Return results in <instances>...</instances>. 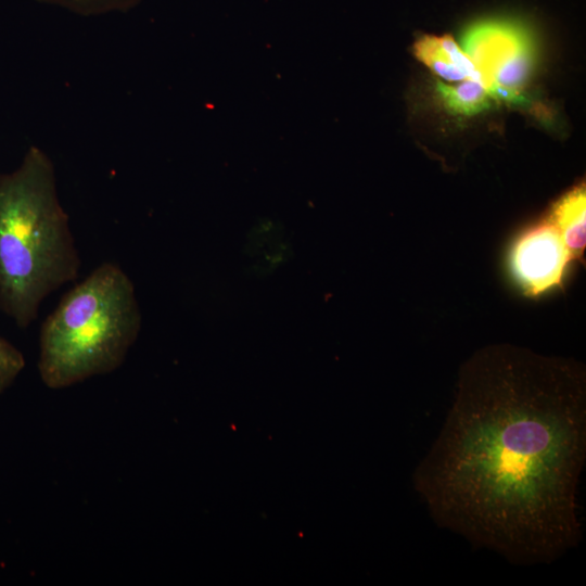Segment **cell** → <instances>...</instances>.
<instances>
[{
    "instance_id": "2",
    "label": "cell",
    "mask_w": 586,
    "mask_h": 586,
    "mask_svg": "<svg viewBox=\"0 0 586 586\" xmlns=\"http://www.w3.org/2000/svg\"><path fill=\"white\" fill-rule=\"evenodd\" d=\"M80 265L54 165L30 146L15 170L0 174V311L26 329L48 295L77 279Z\"/></svg>"
},
{
    "instance_id": "11",
    "label": "cell",
    "mask_w": 586,
    "mask_h": 586,
    "mask_svg": "<svg viewBox=\"0 0 586 586\" xmlns=\"http://www.w3.org/2000/svg\"><path fill=\"white\" fill-rule=\"evenodd\" d=\"M25 365L23 353L7 339L0 336V395L14 383Z\"/></svg>"
},
{
    "instance_id": "3",
    "label": "cell",
    "mask_w": 586,
    "mask_h": 586,
    "mask_svg": "<svg viewBox=\"0 0 586 586\" xmlns=\"http://www.w3.org/2000/svg\"><path fill=\"white\" fill-rule=\"evenodd\" d=\"M141 326L133 282L118 264L103 262L42 321L37 362L42 383L62 390L117 370Z\"/></svg>"
},
{
    "instance_id": "4",
    "label": "cell",
    "mask_w": 586,
    "mask_h": 586,
    "mask_svg": "<svg viewBox=\"0 0 586 586\" xmlns=\"http://www.w3.org/2000/svg\"><path fill=\"white\" fill-rule=\"evenodd\" d=\"M463 52L483 78L493 98L521 102L533 61L531 38L520 25L485 21L468 28L462 36Z\"/></svg>"
},
{
    "instance_id": "5",
    "label": "cell",
    "mask_w": 586,
    "mask_h": 586,
    "mask_svg": "<svg viewBox=\"0 0 586 586\" xmlns=\"http://www.w3.org/2000/svg\"><path fill=\"white\" fill-rule=\"evenodd\" d=\"M574 262L562 232L547 216L522 230L508 252L510 276L528 297L562 286Z\"/></svg>"
},
{
    "instance_id": "1",
    "label": "cell",
    "mask_w": 586,
    "mask_h": 586,
    "mask_svg": "<svg viewBox=\"0 0 586 586\" xmlns=\"http://www.w3.org/2000/svg\"><path fill=\"white\" fill-rule=\"evenodd\" d=\"M585 460V366L499 343L460 366L412 481L438 526L513 564L550 563L582 538Z\"/></svg>"
},
{
    "instance_id": "10",
    "label": "cell",
    "mask_w": 586,
    "mask_h": 586,
    "mask_svg": "<svg viewBox=\"0 0 586 586\" xmlns=\"http://www.w3.org/2000/svg\"><path fill=\"white\" fill-rule=\"evenodd\" d=\"M66 9L73 13L90 16L111 12H125L136 7L141 0H37Z\"/></svg>"
},
{
    "instance_id": "8",
    "label": "cell",
    "mask_w": 586,
    "mask_h": 586,
    "mask_svg": "<svg viewBox=\"0 0 586 586\" xmlns=\"http://www.w3.org/2000/svg\"><path fill=\"white\" fill-rule=\"evenodd\" d=\"M546 216L562 232L574 260L581 263L586 247L585 183L566 191L551 205Z\"/></svg>"
},
{
    "instance_id": "7",
    "label": "cell",
    "mask_w": 586,
    "mask_h": 586,
    "mask_svg": "<svg viewBox=\"0 0 586 586\" xmlns=\"http://www.w3.org/2000/svg\"><path fill=\"white\" fill-rule=\"evenodd\" d=\"M245 252L258 276L275 272L292 255L291 243L283 226L271 219L257 222L247 233Z\"/></svg>"
},
{
    "instance_id": "9",
    "label": "cell",
    "mask_w": 586,
    "mask_h": 586,
    "mask_svg": "<svg viewBox=\"0 0 586 586\" xmlns=\"http://www.w3.org/2000/svg\"><path fill=\"white\" fill-rule=\"evenodd\" d=\"M436 90L444 105L454 114L470 116L489 106V93L479 82L466 79L456 85L438 81Z\"/></svg>"
},
{
    "instance_id": "6",
    "label": "cell",
    "mask_w": 586,
    "mask_h": 586,
    "mask_svg": "<svg viewBox=\"0 0 586 586\" xmlns=\"http://www.w3.org/2000/svg\"><path fill=\"white\" fill-rule=\"evenodd\" d=\"M413 53L419 61L446 81L459 82L471 79L484 87L481 74L449 35L422 36L415 42Z\"/></svg>"
}]
</instances>
